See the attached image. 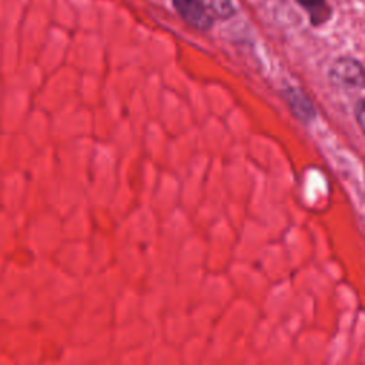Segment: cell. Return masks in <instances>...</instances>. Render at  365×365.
<instances>
[{
	"instance_id": "obj_1",
	"label": "cell",
	"mask_w": 365,
	"mask_h": 365,
	"mask_svg": "<svg viewBox=\"0 0 365 365\" xmlns=\"http://www.w3.org/2000/svg\"><path fill=\"white\" fill-rule=\"evenodd\" d=\"M329 74L334 81H338L344 86H349V87H364L365 86L364 67L356 60L349 58V57L338 58L332 64Z\"/></svg>"
},
{
	"instance_id": "obj_2",
	"label": "cell",
	"mask_w": 365,
	"mask_h": 365,
	"mask_svg": "<svg viewBox=\"0 0 365 365\" xmlns=\"http://www.w3.org/2000/svg\"><path fill=\"white\" fill-rule=\"evenodd\" d=\"M173 3L180 16L195 29L207 30L212 24L204 0H173Z\"/></svg>"
},
{
	"instance_id": "obj_3",
	"label": "cell",
	"mask_w": 365,
	"mask_h": 365,
	"mask_svg": "<svg viewBox=\"0 0 365 365\" xmlns=\"http://www.w3.org/2000/svg\"><path fill=\"white\" fill-rule=\"evenodd\" d=\"M288 104L292 107L295 115H298L302 120H309L314 117V107L309 103V100L299 91V90H289L287 93Z\"/></svg>"
},
{
	"instance_id": "obj_4",
	"label": "cell",
	"mask_w": 365,
	"mask_h": 365,
	"mask_svg": "<svg viewBox=\"0 0 365 365\" xmlns=\"http://www.w3.org/2000/svg\"><path fill=\"white\" fill-rule=\"evenodd\" d=\"M207 9H210L215 16L227 19L234 13V6L231 0H204Z\"/></svg>"
},
{
	"instance_id": "obj_5",
	"label": "cell",
	"mask_w": 365,
	"mask_h": 365,
	"mask_svg": "<svg viewBox=\"0 0 365 365\" xmlns=\"http://www.w3.org/2000/svg\"><path fill=\"white\" fill-rule=\"evenodd\" d=\"M355 115H356V121H358V124H359V128H361L362 133L365 134V98L359 100V103L356 104Z\"/></svg>"
},
{
	"instance_id": "obj_6",
	"label": "cell",
	"mask_w": 365,
	"mask_h": 365,
	"mask_svg": "<svg viewBox=\"0 0 365 365\" xmlns=\"http://www.w3.org/2000/svg\"><path fill=\"white\" fill-rule=\"evenodd\" d=\"M307 7H318L319 3H322V0H301Z\"/></svg>"
}]
</instances>
